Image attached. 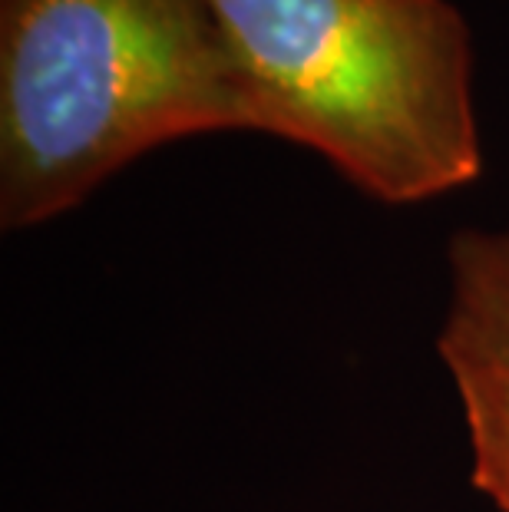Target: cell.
I'll list each match as a JSON object with an SVG mask.
<instances>
[{"instance_id":"cell-1","label":"cell","mask_w":509,"mask_h":512,"mask_svg":"<svg viewBox=\"0 0 509 512\" xmlns=\"http://www.w3.org/2000/svg\"><path fill=\"white\" fill-rule=\"evenodd\" d=\"M252 133L324 156L387 205L483 169L467 20L450 0H205Z\"/></svg>"},{"instance_id":"cell-2","label":"cell","mask_w":509,"mask_h":512,"mask_svg":"<svg viewBox=\"0 0 509 512\" xmlns=\"http://www.w3.org/2000/svg\"><path fill=\"white\" fill-rule=\"evenodd\" d=\"M252 129L205 0H0V225H43L176 139Z\"/></svg>"},{"instance_id":"cell-3","label":"cell","mask_w":509,"mask_h":512,"mask_svg":"<svg viewBox=\"0 0 509 512\" xmlns=\"http://www.w3.org/2000/svg\"><path fill=\"white\" fill-rule=\"evenodd\" d=\"M437 347L509 364V232L470 228L450 242V314Z\"/></svg>"},{"instance_id":"cell-4","label":"cell","mask_w":509,"mask_h":512,"mask_svg":"<svg viewBox=\"0 0 509 512\" xmlns=\"http://www.w3.org/2000/svg\"><path fill=\"white\" fill-rule=\"evenodd\" d=\"M457 387L467 437L473 453V483L493 499L500 512H509V364L493 357L437 347Z\"/></svg>"}]
</instances>
